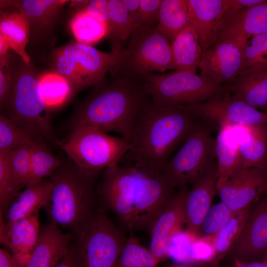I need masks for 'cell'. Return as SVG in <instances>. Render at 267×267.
Here are the masks:
<instances>
[{"label": "cell", "mask_w": 267, "mask_h": 267, "mask_svg": "<svg viewBox=\"0 0 267 267\" xmlns=\"http://www.w3.org/2000/svg\"><path fill=\"white\" fill-rule=\"evenodd\" d=\"M93 86L71 118L72 130L93 126L130 142L138 116L150 101L144 83L113 76Z\"/></svg>", "instance_id": "3"}, {"label": "cell", "mask_w": 267, "mask_h": 267, "mask_svg": "<svg viewBox=\"0 0 267 267\" xmlns=\"http://www.w3.org/2000/svg\"><path fill=\"white\" fill-rule=\"evenodd\" d=\"M133 24L134 32L137 23L139 0H122Z\"/></svg>", "instance_id": "44"}, {"label": "cell", "mask_w": 267, "mask_h": 267, "mask_svg": "<svg viewBox=\"0 0 267 267\" xmlns=\"http://www.w3.org/2000/svg\"><path fill=\"white\" fill-rule=\"evenodd\" d=\"M31 161V170L28 185L50 177L62 162L58 157L52 155L43 142L40 141H37L32 146Z\"/></svg>", "instance_id": "34"}, {"label": "cell", "mask_w": 267, "mask_h": 267, "mask_svg": "<svg viewBox=\"0 0 267 267\" xmlns=\"http://www.w3.org/2000/svg\"><path fill=\"white\" fill-rule=\"evenodd\" d=\"M267 0H229L228 10H240L264 3Z\"/></svg>", "instance_id": "45"}, {"label": "cell", "mask_w": 267, "mask_h": 267, "mask_svg": "<svg viewBox=\"0 0 267 267\" xmlns=\"http://www.w3.org/2000/svg\"><path fill=\"white\" fill-rule=\"evenodd\" d=\"M36 141L8 118L0 116V150H15L31 145Z\"/></svg>", "instance_id": "37"}, {"label": "cell", "mask_w": 267, "mask_h": 267, "mask_svg": "<svg viewBox=\"0 0 267 267\" xmlns=\"http://www.w3.org/2000/svg\"><path fill=\"white\" fill-rule=\"evenodd\" d=\"M162 174L133 165L118 164L104 171L98 193L105 206L130 231H150L176 194Z\"/></svg>", "instance_id": "1"}, {"label": "cell", "mask_w": 267, "mask_h": 267, "mask_svg": "<svg viewBox=\"0 0 267 267\" xmlns=\"http://www.w3.org/2000/svg\"><path fill=\"white\" fill-rule=\"evenodd\" d=\"M188 191L186 186L180 188L151 227L149 250L160 263L169 257L173 237L185 225V202Z\"/></svg>", "instance_id": "16"}, {"label": "cell", "mask_w": 267, "mask_h": 267, "mask_svg": "<svg viewBox=\"0 0 267 267\" xmlns=\"http://www.w3.org/2000/svg\"><path fill=\"white\" fill-rule=\"evenodd\" d=\"M108 5L107 38L110 43L111 52L118 54L124 49V45L129 41L134 29L122 0H108Z\"/></svg>", "instance_id": "29"}, {"label": "cell", "mask_w": 267, "mask_h": 267, "mask_svg": "<svg viewBox=\"0 0 267 267\" xmlns=\"http://www.w3.org/2000/svg\"><path fill=\"white\" fill-rule=\"evenodd\" d=\"M229 0H188L187 25L195 32L203 52L215 42L219 25Z\"/></svg>", "instance_id": "20"}, {"label": "cell", "mask_w": 267, "mask_h": 267, "mask_svg": "<svg viewBox=\"0 0 267 267\" xmlns=\"http://www.w3.org/2000/svg\"><path fill=\"white\" fill-rule=\"evenodd\" d=\"M235 213L222 202L212 205L203 220L198 237L215 238Z\"/></svg>", "instance_id": "38"}, {"label": "cell", "mask_w": 267, "mask_h": 267, "mask_svg": "<svg viewBox=\"0 0 267 267\" xmlns=\"http://www.w3.org/2000/svg\"><path fill=\"white\" fill-rule=\"evenodd\" d=\"M160 262L134 236L128 238L116 267H158Z\"/></svg>", "instance_id": "35"}, {"label": "cell", "mask_w": 267, "mask_h": 267, "mask_svg": "<svg viewBox=\"0 0 267 267\" xmlns=\"http://www.w3.org/2000/svg\"><path fill=\"white\" fill-rule=\"evenodd\" d=\"M229 267H267V263L263 261L243 262L232 258V262Z\"/></svg>", "instance_id": "46"}, {"label": "cell", "mask_w": 267, "mask_h": 267, "mask_svg": "<svg viewBox=\"0 0 267 267\" xmlns=\"http://www.w3.org/2000/svg\"><path fill=\"white\" fill-rule=\"evenodd\" d=\"M263 261L267 263V250L264 254Z\"/></svg>", "instance_id": "49"}, {"label": "cell", "mask_w": 267, "mask_h": 267, "mask_svg": "<svg viewBox=\"0 0 267 267\" xmlns=\"http://www.w3.org/2000/svg\"><path fill=\"white\" fill-rule=\"evenodd\" d=\"M0 36L7 43L10 49L27 63L31 59L26 47L30 41V32L28 22L18 10L12 12L1 11Z\"/></svg>", "instance_id": "27"}, {"label": "cell", "mask_w": 267, "mask_h": 267, "mask_svg": "<svg viewBox=\"0 0 267 267\" xmlns=\"http://www.w3.org/2000/svg\"><path fill=\"white\" fill-rule=\"evenodd\" d=\"M188 11V0H162L156 28L171 44L187 26Z\"/></svg>", "instance_id": "30"}, {"label": "cell", "mask_w": 267, "mask_h": 267, "mask_svg": "<svg viewBox=\"0 0 267 267\" xmlns=\"http://www.w3.org/2000/svg\"><path fill=\"white\" fill-rule=\"evenodd\" d=\"M155 104L178 107L203 102L223 90V87L207 75L186 71L170 74L152 73L143 81Z\"/></svg>", "instance_id": "10"}, {"label": "cell", "mask_w": 267, "mask_h": 267, "mask_svg": "<svg viewBox=\"0 0 267 267\" xmlns=\"http://www.w3.org/2000/svg\"><path fill=\"white\" fill-rule=\"evenodd\" d=\"M267 250V193L250 208L247 221L230 255L243 262L262 261Z\"/></svg>", "instance_id": "15"}, {"label": "cell", "mask_w": 267, "mask_h": 267, "mask_svg": "<svg viewBox=\"0 0 267 267\" xmlns=\"http://www.w3.org/2000/svg\"><path fill=\"white\" fill-rule=\"evenodd\" d=\"M99 172L83 169L73 161L62 163L50 177L52 188L44 208L50 222L75 233L95 210L94 183Z\"/></svg>", "instance_id": "4"}, {"label": "cell", "mask_w": 267, "mask_h": 267, "mask_svg": "<svg viewBox=\"0 0 267 267\" xmlns=\"http://www.w3.org/2000/svg\"><path fill=\"white\" fill-rule=\"evenodd\" d=\"M185 106L164 107L150 100L140 111L133 130L128 164L162 174L172 153L181 145L198 122Z\"/></svg>", "instance_id": "2"}, {"label": "cell", "mask_w": 267, "mask_h": 267, "mask_svg": "<svg viewBox=\"0 0 267 267\" xmlns=\"http://www.w3.org/2000/svg\"><path fill=\"white\" fill-rule=\"evenodd\" d=\"M52 184L50 180L30 184L20 193L10 206L7 213V222L10 224L24 219L47 204L51 193Z\"/></svg>", "instance_id": "26"}, {"label": "cell", "mask_w": 267, "mask_h": 267, "mask_svg": "<svg viewBox=\"0 0 267 267\" xmlns=\"http://www.w3.org/2000/svg\"><path fill=\"white\" fill-rule=\"evenodd\" d=\"M247 40L241 36L216 41L203 52L199 66L201 73L221 85L231 83L242 69Z\"/></svg>", "instance_id": "13"}, {"label": "cell", "mask_w": 267, "mask_h": 267, "mask_svg": "<svg viewBox=\"0 0 267 267\" xmlns=\"http://www.w3.org/2000/svg\"><path fill=\"white\" fill-rule=\"evenodd\" d=\"M74 233L70 248L75 267H116L128 239L101 210Z\"/></svg>", "instance_id": "7"}, {"label": "cell", "mask_w": 267, "mask_h": 267, "mask_svg": "<svg viewBox=\"0 0 267 267\" xmlns=\"http://www.w3.org/2000/svg\"><path fill=\"white\" fill-rule=\"evenodd\" d=\"M172 267H190L189 266H186V265H175V266H174Z\"/></svg>", "instance_id": "50"}, {"label": "cell", "mask_w": 267, "mask_h": 267, "mask_svg": "<svg viewBox=\"0 0 267 267\" xmlns=\"http://www.w3.org/2000/svg\"><path fill=\"white\" fill-rule=\"evenodd\" d=\"M215 139L208 126L197 122L162 174L175 188L192 184L217 163Z\"/></svg>", "instance_id": "11"}, {"label": "cell", "mask_w": 267, "mask_h": 267, "mask_svg": "<svg viewBox=\"0 0 267 267\" xmlns=\"http://www.w3.org/2000/svg\"><path fill=\"white\" fill-rule=\"evenodd\" d=\"M121 55L102 52L92 45L71 42L53 50L50 57L52 71L65 78L74 92L94 86L115 70Z\"/></svg>", "instance_id": "6"}, {"label": "cell", "mask_w": 267, "mask_h": 267, "mask_svg": "<svg viewBox=\"0 0 267 267\" xmlns=\"http://www.w3.org/2000/svg\"><path fill=\"white\" fill-rule=\"evenodd\" d=\"M0 267H17L12 256L2 249H0Z\"/></svg>", "instance_id": "47"}, {"label": "cell", "mask_w": 267, "mask_h": 267, "mask_svg": "<svg viewBox=\"0 0 267 267\" xmlns=\"http://www.w3.org/2000/svg\"><path fill=\"white\" fill-rule=\"evenodd\" d=\"M250 208L236 212L215 237L213 255L210 261L212 267H217L231 252L244 228Z\"/></svg>", "instance_id": "31"}, {"label": "cell", "mask_w": 267, "mask_h": 267, "mask_svg": "<svg viewBox=\"0 0 267 267\" xmlns=\"http://www.w3.org/2000/svg\"><path fill=\"white\" fill-rule=\"evenodd\" d=\"M40 233L39 211L10 224L5 223L4 245L12 253L17 267H27Z\"/></svg>", "instance_id": "21"}, {"label": "cell", "mask_w": 267, "mask_h": 267, "mask_svg": "<svg viewBox=\"0 0 267 267\" xmlns=\"http://www.w3.org/2000/svg\"><path fill=\"white\" fill-rule=\"evenodd\" d=\"M171 45L175 71L196 73L203 50L194 30L187 25L176 37Z\"/></svg>", "instance_id": "28"}, {"label": "cell", "mask_w": 267, "mask_h": 267, "mask_svg": "<svg viewBox=\"0 0 267 267\" xmlns=\"http://www.w3.org/2000/svg\"><path fill=\"white\" fill-rule=\"evenodd\" d=\"M217 163L192 183L185 202V226L187 231L198 236L203 220L212 206L217 191Z\"/></svg>", "instance_id": "18"}, {"label": "cell", "mask_w": 267, "mask_h": 267, "mask_svg": "<svg viewBox=\"0 0 267 267\" xmlns=\"http://www.w3.org/2000/svg\"><path fill=\"white\" fill-rule=\"evenodd\" d=\"M72 233H64L50 222L41 230L27 267H56L69 249Z\"/></svg>", "instance_id": "23"}, {"label": "cell", "mask_w": 267, "mask_h": 267, "mask_svg": "<svg viewBox=\"0 0 267 267\" xmlns=\"http://www.w3.org/2000/svg\"><path fill=\"white\" fill-rule=\"evenodd\" d=\"M266 124L240 126L236 134L240 152V169H267Z\"/></svg>", "instance_id": "24"}, {"label": "cell", "mask_w": 267, "mask_h": 267, "mask_svg": "<svg viewBox=\"0 0 267 267\" xmlns=\"http://www.w3.org/2000/svg\"><path fill=\"white\" fill-rule=\"evenodd\" d=\"M221 201L233 212L250 208L267 193V169H240L217 189Z\"/></svg>", "instance_id": "14"}, {"label": "cell", "mask_w": 267, "mask_h": 267, "mask_svg": "<svg viewBox=\"0 0 267 267\" xmlns=\"http://www.w3.org/2000/svg\"><path fill=\"white\" fill-rule=\"evenodd\" d=\"M13 58L9 52L0 56V105L3 110L7 104L12 85Z\"/></svg>", "instance_id": "42"}, {"label": "cell", "mask_w": 267, "mask_h": 267, "mask_svg": "<svg viewBox=\"0 0 267 267\" xmlns=\"http://www.w3.org/2000/svg\"><path fill=\"white\" fill-rule=\"evenodd\" d=\"M218 179L217 189L236 171L240 169V156L238 140L233 127L219 130L215 139Z\"/></svg>", "instance_id": "25"}, {"label": "cell", "mask_w": 267, "mask_h": 267, "mask_svg": "<svg viewBox=\"0 0 267 267\" xmlns=\"http://www.w3.org/2000/svg\"><path fill=\"white\" fill-rule=\"evenodd\" d=\"M168 70H175L171 45L155 28L134 33L111 74L143 82L149 74Z\"/></svg>", "instance_id": "9"}, {"label": "cell", "mask_w": 267, "mask_h": 267, "mask_svg": "<svg viewBox=\"0 0 267 267\" xmlns=\"http://www.w3.org/2000/svg\"><path fill=\"white\" fill-rule=\"evenodd\" d=\"M69 2L65 0H0V7H13L22 14L29 24L30 41L38 43L51 33L65 4Z\"/></svg>", "instance_id": "17"}, {"label": "cell", "mask_w": 267, "mask_h": 267, "mask_svg": "<svg viewBox=\"0 0 267 267\" xmlns=\"http://www.w3.org/2000/svg\"><path fill=\"white\" fill-rule=\"evenodd\" d=\"M108 0H88L82 9L97 20L106 23L108 12Z\"/></svg>", "instance_id": "43"}, {"label": "cell", "mask_w": 267, "mask_h": 267, "mask_svg": "<svg viewBox=\"0 0 267 267\" xmlns=\"http://www.w3.org/2000/svg\"><path fill=\"white\" fill-rule=\"evenodd\" d=\"M267 34V0L242 9L228 10L219 25L216 41Z\"/></svg>", "instance_id": "19"}, {"label": "cell", "mask_w": 267, "mask_h": 267, "mask_svg": "<svg viewBox=\"0 0 267 267\" xmlns=\"http://www.w3.org/2000/svg\"><path fill=\"white\" fill-rule=\"evenodd\" d=\"M39 83L41 94L48 109L61 106L74 92L68 81L53 71L40 74Z\"/></svg>", "instance_id": "33"}, {"label": "cell", "mask_w": 267, "mask_h": 267, "mask_svg": "<svg viewBox=\"0 0 267 267\" xmlns=\"http://www.w3.org/2000/svg\"><path fill=\"white\" fill-rule=\"evenodd\" d=\"M231 96L256 108H266L267 63L241 70L235 79L223 86Z\"/></svg>", "instance_id": "22"}, {"label": "cell", "mask_w": 267, "mask_h": 267, "mask_svg": "<svg viewBox=\"0 0 267 267\" xmlns=\"http://www.w3.org/2000/svg\"><path fill=\"white\" fill-rule=\"evenodd\" d=\"M32 145L33 144L13 150L12 152L11 168L19 190L28 185L31 170Z\"/></svg>", "instance_id": "39"}, {"label": "cell", "mask_w": 267, "mask_h": 267, "mask_svg": "<svg viewBox=\"0 0 267 267\" xmlns=\"http://www.w3.org/2000/svg\"><path fill=\"white\" fill-rule=\"evenodd\" d=\"M69 28L77 42L90 45L107 38L108 31L106 23L97 20L84 9L73 14Z\"/></svg>", "instance_id": "32"}, {"label": "cell", "mask_w": 267, "mask_h": 267, "mask_svg": "<svg viewBox=\"0 0 267 267\" xmlns=\"http://www.w3.org/2000/svg\"><path fill=\"white\" fill-rule=\"evenodd\" d=\"M267 63V34L247 39L244 49L242 69Z\"/></svg>", "instance_id": "40"}, {"label": "cell", "mask_w": 267, "mask_h": 267, "mask_svg": "<svg viewBox=\"0 0 267 267\" xmlns=\"http://www.w3.org/2000/svg\"><path fill=\"white\" fill-rule=\"evenodd\" d=\"M267 110V105H266V108Z\"/></svg>", "instance_id": "51"}, {"label": "cell", "mask_w": 267, "mask_h": 267, "mask_svg": "<svg viewBox=\"0 0 267 267\" xmlns=\"http://www.w3.org/2000/svg\"><path fill=\"white\" fill-rule=\"evenodd\" d=\"M39 76L31 63L19 56L13 60L11 90L5 108L7 118L35 140L43 142L54 137L48 108L40 90Z\"/></svg>", "instance_id": "5"}, {"label": "cell", "mask_w": 267, "mask_h": 267, "mask_svg": "<svg viewBox=\"0 0 267 267\" xmlns=\"http://www.w3.org/2000/svg\"><path fill=\"white\" fill-rule=\"evenodd\" d=\"M56 267H75L71 250L70 248Z\"/></svg>", "instance_id": "48"}, {"label": "cell", "mask_w": 267, "mask_h": 267, "mask_svg": "<svg viewBox=\"0 0 267 267\" xmlns=\"http://www.w3.org/2000/svg\"><path fill=\"white\" fill-rule=\"evenodd\" d=\"M54 142L78 166L99 172L118 164L132 147L124 138L93 126L76 128L66 141Z\"/></svg>", "instance_id": "8"}, {"label": "cell", "mask_w": 267, "mask_h": 267, "mask_svg": "<svg viewBox=\"0 0 267 267\" xmlns=\"http://www.w3.org/2000/svg\"><path fill=\"white\" fill-rule=\"evenodd\" d=\"M161 1L139 0L138 20L135 32L145 31L156 27L159 21Z\"/></svg>", "instance_id": "41"}, {"label": "cell", "mask_w": 267, "mask_h": 267, "mask_svg": "<svg viewBox=\"0 0 267 267\" xmlns=\"http://www.w3.org/2000/svg\"><path fill=\"white\" fill-rule=\"evenodd\" d=\"M185 106L208 126L219 130L226 127L267 124V112L233 98L224 87L221 92L206 101Z\"/></svg>", "instance_id": "12"}, {"label": "cell", "mask_w": 267, "mask_h": 267, "mask_svg": "<svg viewBox=\"0 0 267 267\" xmlns=\"http://www.w3.org/2000/svg\"><path fill=\"white\" fill-rule=\"evenodd\" d=\"M12 150H0V209L7 212L10 203L17 197L19 190L13 174L11 159Z\"/></svg>", "instance_id": "36"}]
</instances>
